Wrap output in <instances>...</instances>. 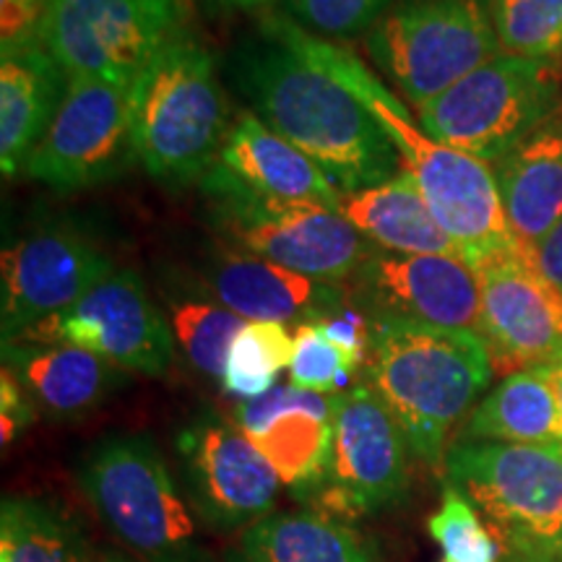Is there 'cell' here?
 Segmentation results:
<instances>
[{"mask_svg": "<svg viewBox=\"0 0 562 562\" xmlns=\"http://www.w3.org/2000/svg\"><path fill=\"white\" fill-rule=\"evenodd\" d=\"M222 3L243 5V9H252V5H263V3H269V0H222Z\"/></svg>", "mask_w": 562, "mask_h": 562, "instance_id": "f35d334b", "label": "cell"}, {"mask_svg": "<svg viewBox=\"0 0 562 562\" xmlns=\"http://www.w3.org/2000/svg\"><path fill=\"white\" fill-rule=\"evenodd\" d=\"M391 3L393 0H286L292 21L302 30L336 40L370 32Z\"/></svg>", "mask_w": 562, "mask_h": 562, "instance_id": "d6a6232c", "label": "cell"}, {"mask_svg": "<svg viewBox=\"0 0 562 562\" xmlns=\"http://www.w3.org/2000/svg\"><path fill=\"white\" fill-rule=\"evenodd\" d=\"M336 404L339 396L273 385L263 396L237 402L232 425L261 451L281 484L311 497L331 474Z\"/></svg>", "mask_w": 562, "mask_h": 562, "instance_id": "ac0fdd59", "label": "cell"}, {"mask_svg": "<svg viewBox=\"0 0 562 562\" xmlns=\"http://www.w3.org/2000/svg\"><path fill=\"white\" fill-rule=\"evenodd\" d=\"M294 357V336L284 323L248 321L232 341L222 372V391L227 396L258 398L277 385L281 370H290Z\"/></svg>", "mask_w": 562, "mask_h": 562, "instance_id": "83f0119b", "label": "cell"}, {"mask_svg": "<svg viewBox=\"0 0 562 562\" xmlns=\"http://www.w3.org/2000/svg\"><path fill=\"white\" fill-rule=\"evenodd\" d=\"M206 178L271 201L321 203L339 211L341 191L311 157L245 112L229 125L220 161Z\"/></svg>", "mask_w": 562, "mask_h": 562, "instance_id": "d6986e66", "label": "cell"}, {"mask_svg": "<svg viewBox=\"0 0 562 562\" xmlns=\"http://www.w3.org/2000/svg\"><path fill=\"white\" fill-rule=\"evenodd\" d=\"M539 368L544 370L547 381H550L554 396H558V404H560V414H562V351L560 355H554L550 362L539 364Z\"/></svg>", "mask_w": 562, "mask_h": 562, "instance_id": "8d00e7d4", "label": "cell"}, {"mask_svg": "<svg viewBox=\"0 0 562 562\" xmlns=\"http://www.w3.org/2000/svg\"><path fill=\"white\" fill-rule=\"evenodd\" d=\"M89 562H144V560L128 558V554H123V552H94Z\"/></svg>", "mask_w": 562, "mask_h": 562, "instance_id": "74e56055", "label": "cell"}, {"mask_svg": "<svg viewBox=\"0 0 562 562\" xmlns=\"http://www.w3.org/2000/svg\"><path fill=\"white\" fill-rule=\"evenodd\" d=\"M467 442H562V414L544 370L505 375L461 425Z\"/></svg>", "mask_w": 562, "mask_h": 562, "instance_id": "484cf974", "label": "cell"}, {"mask_svg": "<svg viewBox=\"0 0 562 562\" xmlns=\"http://www.w3.org/2000/svg\"><path fill=\"white\" fill-rule=\"evenodd\" d=\"M87 533L63 505L5 497L0 505V562H89Z\"/></svg>", "mask_w": 562, "mask_h": 562, "instance_id": "4316f807", "label": "cell"}, {"mask_svg": "<svg viewBox=\"0 0 562 562\" xmlns=\"http://www.w3.org/2000/svg\"><path fill=\"white\" fill-rule=\"evenodd\" d=\"M79 487L112 539L144 562H214L170 467L144 435H110L79 463Z\"/></svg>", "mask_w": 562, "mask_h": 562, "instance_id": "8992f818", "label": "cell"}, {"mask_svg": "<svg viewBox=\"0 0 562 562\" xmlns=\"http://www.w3.org/2000/svg\"><path fill=\"white\" fill-rule=\"evenodd\" d=\"M0 273V331L9 344L79 302L115 263L83 232L50 227L5 248Z\"/></svg>", "mask_w": 562, "mask_h": 562, "instance_id": "2e32d148", "label": "cell"}, {"mask_svg": "<svg viewBox=\"0 0 562 562\" xmlns=\"http://www.w3.org/2000/svg\"><path fill=\"white\" fill-rule=\"evenodd\" d=\"M203 186L220 203V224L240 250L290 271L339 284L355 277L375 252V245L336 209L261 199L211 178H203Z\"/></svg>", "mask_w": 562, "mask_h": 562, "instance_id": "30bf717a", "label": "cell"}, {"mask_svg": "<svg viewBox=\"0 0 562 562\" xmlns=\"http://www.w3.org/2000/svg\"><path fill=\"white\" fill-rule=\"evenodd\" d=\"M50 0H0V50L40 42Z\"/></svg>", "mask_w": 562, "mask_h": 562, "instance_id": "836d02e7", "label": "cell"}, {"mask_svg": "<svg viewBox=\"0 0 562 562\" xmlns=\"http://www.w3.org/2000/svg\"><path fill=\"white\" fill-rule=\"evenodd\" d=\"M94 351L117 370L159 378L170 370L175 334L133 271H115L66 311L21 336ZM19 341V339H16Z\"/></svg>", "mask_w": 562, "mask_h": 562, "instance_id": "8fae6325", "label": "cell"}, {"mask_svg": "<svg viewBox=\"0 0 562 562\" xmlns=\"http://www.w3.org/2000/svg\"><path fill=\"white\" fill-rule=\"evenodd\" d=\"M66 87V74L42 42L0 50V167L5 178L26 170Z\"/></svg>", "mask_w": 562, "mask_h": 562, "instance_id": "44dd1931", "label": "cell"}, {"mask_svg": "<svg viewBox=\"0 0 562 562\" xmlns=\"http://www.w3.org/2000/svg\"><path fill=\"white\" fill-rule=\"evenodd\" d=\"M482 290L480 328L492 370L501 375L537 368L562 351V292L521 248L476 263Z\"/></svg>", "mask_w": 562, "mask_h": 562, "instance_id": "9a60e30c", "label": "cell"}, {"mask_svg": "<svg viewBox=\"0 0 562 562\" xmlns=\"http://www.w3.org/2000/svg\"><path fill=\"white\" fill-rule=\"evenodd\" d=\"M263 34L266 45L245 53L237 70L258 121L311 157L341 193L396 178L402 165L370 110L286 42Z\"/></svg>", "mask_w": 562, "mask_h": 562, "instance_id": "7a4b0ae2", "label": "cell"}, {"mask_svg": "<svg viewBox=\"0 0 562 562\" xmlns=\"http://www.w3.org/2000/svg\"><path fill=\"white\" fill-rule=\"evenodd\" d=\"M364 368L412 453L427 467L446 461L448 438L495 375L480 334L391 315L370 318Z\"/></svg>", "mask_w": 562, "mask_h": 562, "instance_id": "3957f363", "label": "cell"}, {"mask_svg": "<svg viewBox=\"0 0 562 562\" xmlns=\"http://www.w3.org/2000/svg\"><path fill=\"white\" fill-rule=\"evenodd\" d=\"M560 112L554 63L497 55L417 108V123L440 144L495 165Z\"/></svg>", "mask_w": 562, "mask_h": 562, "instance_id": "ba28073f", "label": "cell"}, {"mask_svg": "<svg viewBox=\"0 0 562 562\" xmlns=\"http://www.w3.org/2000/svg\"><path fill=\"white\" fill-rule=\"evenodd\" d=\"M180 19V0H50L40 42L66 79L133 83Z\"/></svg>", "mask_w": 562, "mask_h": 562, "instance_id": "9c48e42d", "label": "cell"}, {"mask_svg": "<svg viewBox=\"0 0 562 562\" xmlns=\"http://www.w3.org/2000/svg\"><path fill=\"white\" fill-rule=\"evenodd\" d=\"M368 53L414 110L503 55L492 0H393Z\"/></svg>", "mask_w": 562, "mask_h": 562, "instance_id": "52a82bcc", "label": "cell"}, {"mask_svg": "<svg viewBox=\"0 0 562 562\" xmlns=\"http://www.w3.org/2000/svg\"><path fill=\"white\" fill-rule=\"evenodd\" d=\"M133 159V83L68 79L50 128L26 161V175L58 191H79Z\"/></svg>", "mask_w": 562, "mask_h": 562, "instance_id": "7c38bea8", "label": "cell"}, {"mask_svg": "<svg viewBox=\"0 0 562 562\" xmlns=\"http://www.w3.org/2000/svg\"><path fill=\"white\" fill-rule=\"evenodd\" d=\"M505 220L526 252L562 222V112L492 165Z\"/></svg>", "mask_w": 562, "mask_h": 562, "instance_id": "7402d4cb", "label": "cell"}, {"mask_svg": "<svg viewBox=\"0 0 562 562\" xmlns=\"http://www.w3.org/2000/svg\"><path fill=\"white\" fill-rule=\"evenodd\" d=\"M34 419L32 412V398L24 391V385L19 383V378L13 375L9 368H3L0 375V422H3V446L16 438L26 425Z\"/></svg>", "mask_w": 562, "mask_h": 562, "instance_id": "e575fe53", "label": "cell"}, {"mask_svg": "<svg viewBox=\"0 0 562 562\" xmlns=\"http://www.w3.org/2000/svg\"><path fill=\"white\" fill-rule=\"evenodd\" d=\"M531 258L554 290L562 292V222L531 250Z\"/></svg>", "mask_w": 562, "mask_h": 562, "instance_id": "d590c367", "label": "cell"}, {"mask_svg": "<svg viewBox=\"0 0 562 562\" xmlns=\"http://www.w3.org/2000/svg\"><path fill=\"white\" fill-rule=\"evenodd\" d=\"M440 508L427 521V531L453 562H501V547L472 501L451 482L442 484Z\"/></svg>", "mask_w": 562, "mask_h": 562, "instance_id": "4dcf8cb0", "label": "cell"}, {"mask_svg": "<svg viewBox=\"0 0 562 562\" xmlns=\"http://www.w3.org/2000/svg\"><path fill=\"white\" fill-rule=\"evenodd\" d=\"M357 368L313 323H300L294 334V357L290 364V383L302 391L339 396L347 389Z\"/></svg>", "mask_w": 562, "mask_h": 562, "instance_id": "1f68e13d", "label": "cell"}, {"mask_svg": "<svg viewBox=\"0 0 562 562\" xmlns=\"http://www.w3.org/2000/svg\"><path fill=\"white\" fill-rule=\"evenodd\" d=\"M248 321L206 300H172L170 326L186 360L201 375L222 381L224 362L235 336Z\"/></svg>", "mask_w": 562, "mask_h": 562, "instance_id": "f1b7e54d", "label": "cell"}, {"mask_svg": "<svg viewBox=\"0 0 562 562\" xmlns=\"http://www.w3.org/2000/svg\"><path fill=\"white\" fill-rule=\"evenodd\" d=\"M191 508L211 531H245L271 516L279 474L235 425L214 414L182 427L178 440Z\"/></svg>", "mask_w": 562, "mask_h": 562, "instance_id": "5bb4252c", "label": "cell"}, {"mask_svg": "<svg viewBox=\"0 0 562 562\" xmlns=\"http://www.w3.org/2000/svg\"><path fill=\"white\" fill-rule=\"evenodd\" d=\"M227 562H381L375 547L323 510H281L252 524Z\"/></svg>", "mask_w": 562, "mask_h": 562, "instance_id": "d4e9b609", "label": "cell"}, {"mask_svg": "<svg viewBox=\"0 0 562 562\" xmlns=\"http://www.w3.org/2000/svg\"><path fill=\"white\" fill-rule=\"evenodd\" d=\"M339 214L375 248L402 256H459L409 175L344 193Z\"/></svg>", "mask_w": 562, "mask_h": 562, "instance_id": "cb8c5ba5", "label": "cell"}, {"mask_svg": "<svg viewBox=\"0 0 562 562\" xmlns=\"http://www.w3.org/2000/svg\"><path fill=\"white\" fill-rule=\"evenodd\" d=\"M351 279L370 318L391 315L474 334L480 328V277L461 256H402L375 250Z\"/></svg>", "mask_w": 562, "mask_h": 562, "instance_id": "e0dca14e", "label": "cell"}, {"mask_svg": "<svg viewBox=\"0 0 562 562\" xmlns=\"http://www.w3.org/2000/svg\"><path fill=\"white\" fill-rule=\"evenodd\" d=\"M442 467L480 510L501 562H562V442L456 440Z\"/></svg>", "mask_w": 562, "mask_h": 562, "instance_id": "5b68a950", "label": "cell"}, {"mask_svg": "<svg viewBox=\"0 0 562 562\" xmlns=\"http://www.w3.org/2000/svg\"><path fill=\"white\" fill-rule=\"evenodd\" d=\"M209 292L243 321L307 323L341 307L336 284L311 279L248 250H220L206 271Z\"/></svg>", "mask_w": 562, "mask_h": 562, "instance_id": "ffe728a7", "label": "cell"}, {"mask_svg": "<svg viewBox=\"0 0 562 562\" xmlns=\"http://www.w3.org/2000/svg\"><path fill=\"white\" fill-rule=\"evenodd\" d=\"M227 133L214 58L180 32L133 81V159L154 180L191 186L214 170Z\"/></svg>", "mask_w": 562, "mask_h": 562, "instance_id": "277c9868", "label": "cell"}, {"mask_svg": "<svg viewBox=\"0 0 562 562\" xmlns=\"http://www.w3.org/2000/svg\"><path fill=\"white\" fill-rule=\"evenodd\" d=\"M442 562H453V560H446V558H442Z\"/></svg>", "mask_w": 562, "mask_h": 562, "instance_id": "ab89813d", "label": "cell"}, {"mask_svg": "<svg viewBox=\"0 0 562 562\" xmlns=\"http://www.w3.org/2000/svg\"><path fill=\"white\" fill-rule=\"evenodd\" d=\"M409 442L370 383L339 393L331 474L315 495L323 513L372 516L404 501L409 487Z\"/></svg>", "mask_w": 562, "mask_h": 562, "instance_id": "4fadbf2b", "label": "cell"}, {"mask_svg": "<svg viewBox=\"0 0 562 562\" xmlns=\"http://www.w3.org/2000/svg\"><path fill=\"white\" fill-rule=\"evenodd\" d=\"M503 55L558 63L562 58V0H492Z\"/></svg>", "mask_w": 562, "mask_h": 562, "instance_id": "f546056e", "label": "cell"}, {"mask_svg": "<svg viewBox=\"0 0 562 562\" xmlns=\"http://www.w3.org/2000/svg\"><path fill=\"white\" fill-rule=\"evenodd\" d=\"M3 368L53 417H79L94 409L123 381L115 364L70 344L9 341L3 344Z\"/></svg>", "mask_w": 562, "mask_h": 562, "instance_id": "603a6c76", "label": "cell"}, {"mask_svg": "<svg viewBox=\"0 0 562 562\" xmlns=\"http://www.w3.org/2000/svg\"><path fill=\"white\" fill-rule=\"evenodd\" d=\"M263 30L341 81L370 110L393 144L402 172L419 188L435 222L451 237L463 261L476 266L497 252L521 248L505 220L495 170L487 161L435 140L351 50L315 37L284 16L269 19Z\"/></svg>", "mask_w": 562, "mask_h": 562, "instance_id": "6da1fadb", "label": "cell"}]
</instances>
